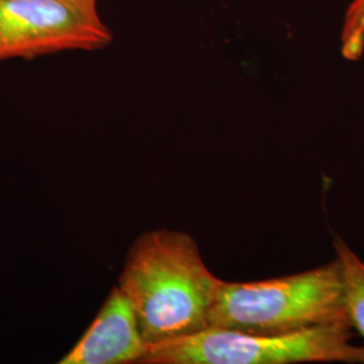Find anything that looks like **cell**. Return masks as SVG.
Returning a JSON list of instances; mask_svg holds the SVG:
<instances>
[{
    "label": "cell",
    "mask_w": 364,
    "mask_h": 364,
    "mask_svg": "<svg viewBox=\"0 0 364 364\" xmlns=\"http://www.w3.org/2000/svg\"><path fill=\"white\" fill-rule=\"evenodd\" d=\"M61 1L88 18L97 19V21L102 19L99 14V7H97L99 0H61Z\"/></svg>",
    "instance_id": "8"
},
{
    "label": "cell",
    "mask_w": 364,
    "mask_h": 364,
    "mask_svg": "<svg viewBox=\"0 0 364 364\" xmlns=\"http://www.w3.org/2000/svg\"><path fill=\"white\" fill-rule=\"evenodd\" d=\"M112 42L103 19L61 0H0V63L63 52H95Z\"/></svg>",
    "instance_id": "4"
},
{
    "label": "cell",
    "mask_w": 364,
    "mask_h": 364,
    "mask_svg": "<svg viewBox=\"0 0 364 364\" xmlns=\"http://www.w3.org/2000/svg\"><path fill=\"white\" fill-rule=\"evenodd\" d=\"M352 326H326L287 335L210 326L195 335L149 344L141 364L364 363Z\"/></svg>",
    "instance_id": "3"
},
{
    "label": "cell",
    "mask_w": 364,
    "mask_h": 364,
    "mask_svg": "<svg viewBox=\"0 0 364 364\" xmlns=\"http://www.w3.org/2000/svg\"><path fill=\"white\" fill-rule=\"evenodd\" d=\"M219 284L195 239L168 228L147 231L131 245L117 281L147 344L209 328Z\"/></svg>",
    "instance_id": "1"
},
{
    "label": "cell",
    "mask_w": 364,
    "mask_h": 364,
    "mask_svg": "<svg viewBox=\"0 0 364 364\" xmlns=\"http://www.w3.org/2000/svg\"><path fill=\"white\" fill-rule=\"evenodd\" d=\"M147 346L130 301L117 285L91 326L58 363H142Z\"/></svg>",
    "instance_id": "5"
},
{
    "label": "cell",
    "mask_w": 364,
    "mask_h": 364,
    "mask_svg": "<svg viewBox=\"0 0 364 364\" xmlns=\"http://www.w3.org/2000/svg\"><path fill=\"white\" fill-rule=\"evenodd\" d=\"M341 54L348 61H358L364 53V0H352L341 28Z\"/></svg>",
    "instance_id": "7"
},
{
    "label": "cell",
    "mask_w": 364,
    "mask_h": 364,
    "mask_svg": "<svg viewBox=\"0 0 364 364\" xmlns=\"http://www.w3.org/2000/svg\"><path fill=\"white\" fill-rule=\"evenodd\" d=\"M326 326H352L338 257L306 272L257 282L220 279L209 328L287 335Z\"/></svg>",
    "instance_id": "2"
},
{
    "label": "cell",
    "mask_w": 364,
    "mask_h": 364,
    "mask_svg": "<svg viewBox=\"0 0 364 364\" xmlns=\"http://www.w3.org/2000/svg\"><path fill=\"white\" fill-rule=\"evenodd\" d=\"M335 250L343 267L350 320L364 338V259H360L341 239L335 240Z\"/></svg>",
    "instance_id": "6"
}]
</instances>
